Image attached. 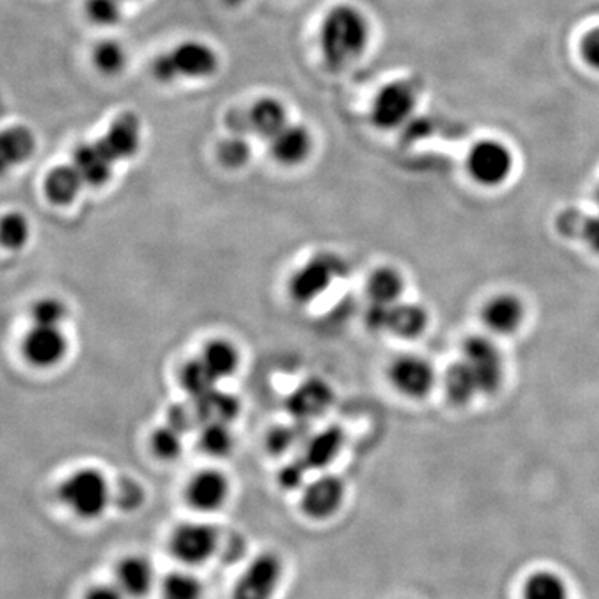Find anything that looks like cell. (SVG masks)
Instances as JSON below:
<instances>
[{
	"label": "cell",
	"instance_id": "obj_1",
	"mask_svg": "<svg viewBox=\"0 0 599 599\" xmlns=\"http://www.w3.org/2000/svg\"><path fill=\"white\" fill-rule=\"evenodd\" d=\"M368 37L365 15L352 5H337L328 12L321 24V54L333 69L345 67L362 56Z\"/></svg>",
	"mask_w": 599,
	"mask_h": 599
},
{
	"label": "cell",
	"instance_id": "obj_2",
	"mask_svg": "<svg viewBox=\"0 0 599 599\" xmlns=\"http://www.w3.org/2000/svg\"><path fill=\"white\" fill-rule=\"evenodd\" d=\"M60 503L85 521H94L107 512L111 490L107 478L97 468H81L60 483Z\"/></svg>",
	"mask_w": 599,
	"mask_h": 599
},
{
	"label": "cell",
	"instance_id": "obj_3",
	"mask_svg": "<svg viewBox=\"0 0 599 599\" xmlns=\"http://www.w3.org/2000/svg\"><path fill=\"white\" fill-rule=\"evenodd\" d=\"M219 67L215 50L207 44L189 40L175 49L162 54L154 62V75L157 81L174 82L178 78H209Z\"/></svg>",
	"mask_w": 599,
	"mask_h": 599
},
{
	"label": "cell",
	"instance_id": "obj_4",
	"mask_svg": "<svg viewBox=\"0 0 599 599\" xmlns=\"http://www.w3.org/2000/svg\"><path fill=\"white\" fill-rule=\"evenodd\" d=\"M222 547L219 528L207 521H185L177 525L168 537V551L185 566L209 563Z\"/></svg>",
	"mask_w": 599,
	"mask_h": 599
},
{
	"label": "cell",
	"instance_id": "obj_5",
	"mask_svg": "<svg viewBox=\"0 0 599 599\" xmlns=\"http://www.w3.org/2000/svg\"><path fill=\"white\" fill-rule=\"evenodd\" d=\"M285 575L282 556L275 551H261L250 560L235 582L232 599H273Z\"/></svg>",
	"mask_w": 599,
	"mask_h": 599
},
{
	"label": "cell",
	"instance_id": "obj_6",
	"mask_svg": "<svg viewBox=\"0 0 599 599\" xmlns=\"http://www.w3.org/2000/svg\"><path fill=\"white\" fill-rule=\"evenodd\" d=\"M343 263L331 255H318L302 267L290 280V295L298 304H310L327 292L337 277L342 273Z\"/></svg>",
	"mask_w": 599,
	"mask_h": 599
},
{
	"label": "cell",
	"instance_id": "obj_7",
	"mask_svg": "<svg viewBox=\"0 0 599 599\" xmlns=\"http://www.w3.org/2000/svg\"><path fill=\"white\" fill-rule=\"evenodd\" d=\"M416 105L415 85L408 81L385 85L373 101L372 120L380 129H395L407 122Z\"/></svg>",
	"mask_w": 599,
	"mask_h": 599
},
{
	"label": "cell",
	"instance_id": "obj_8",
	"mask_svg": "<svg viewBox=\"0 0 599 599\" xmlns=\"http://www.w3.org/2000/svg\"><path fill=\"white\" fill-rule=\"evenodd\" d=\"M22 355L37 368H52L66 359L69 342L60 327L32 325L22 339Z\"/></svg>",
	"mask_w": 599,
	"mask_h": 599
},
{
	"label": "cell",
	"instance_id": "obj_9",
	"mask_svg": "<svg viewBox=\"0 0 599 599\" xmlns=\"http://www.w3.org/2000/svg\"><path fill=\"white\" fill-rule=\"evenodd\" d=\"M463 362L477 378L480 394H493L503 381V362L498 349L483 337H471L463 347Z\"/></svg>",
	"mask_w": 599,
	"mask_h": 599
},
{
	"label": "cell",
	"instance_id": "obj_10",
	"mask_svg": "<svg viewBox=\"0 0 599 599\" xmlns=\"http://www.w3.org/2000/svg\"><path fill=\"white\" fill-rule=\"evenodd\" d=\"M345 502V484L334 474H325L307 484L302 493L300 506L308 518L325 521L337 515Z\"/></svg>",
	"mask_w": 599,
	"mask_h": 599
},
{
	"label": "cell",
	"instance_id": "obj_11",
	"mask_svg": "<svg viewBox=\"0 0 599 599\" xmlns=\"http://www.w3.org/2000/svg\"><path fill=\"white\" fill-rule=\"evenodd\" d=\"M231 496V481L222 471L203 470L190 478L185 489V500L190 508L200 513H215Z\"/></svg>",
	"mask_w": 599,
	"mask_h": 599
},
{
	"label": "cell",
	"instance_id": "obj_12",
	"mask_svg": "<svg viewBox=\"0 0 599 599\" xmlns=\"http://www.w3.org/2000/svg\"><path fill=\"white\" fill-rule=\"evenodd\" d=\"M471 175L484 185H498L508 178L513 167V157L503 143L486 140L471 150L468 158Z\"/></svg>",
	"mask_w": 599,
	"mask_h": 599
},
{
	"label": "cell",
	"instance_id": "obj_13",
	"mask_svg": "<svg viewBox=\"0 0 599 599\" xmlns=\"http://www.w3.org/2000/svg\"><path fill=\"white\" fill-rule=\"evenodd\" d=\"M114 582L126 592L127 598H145L155 586L154 565L142 554H127L117 561Z\"/></svg>",
	"mask_w": 599,
	"mask_h": 599
},
{
	"label": "cell",
	"instance_id": "obj_14",
	"mask_svg": "<svg viewBox=\"0 0 599 599\" xmlns=\"http://www.w3.org/2000/svg\"><path fill=\"white\" fill-rule=\"evenodd\" d=\"M390 380L401 394L408 397H423L435 384V372L432 365L420 356H401L391 365Z\"/></svg>",
	"mask_w": 599,
	"mask_h": 599
},
{
	"label": "cell",
	"instance_id": "obj_15",
	"mask_svg": "<svg viewBox=\"0 0 599 599\" xmlns=\"http://www.w3.org/2000/svg\"><path fill=\"white\" fill-rule=\"evenodd\" d=\"M331 403H333V390L325 381L308 380L290 395L286 408L290 415L295 416L300 422H305V420L324 415Z\"/></svg>",
	"mask_w": 599,
	"mask_h": 599
},
{
	"label": "cell",
	"instance_id": "obj_16",
	"mask_svg": "<svg viewBox=\"0 0 599 599\" xmlns=\"http://www.w3.org/2000/svg\"><path fill=\"white\" fill-rule=\"evenodd\" d=\"M98 142L107 150L114 162L133 157L140 146V122L136 114L126 111L117 117Z\"/></svg>",
	"mask_w": 599,
	"mask_h": 599
},
{
	"label": "cell",
	"instance_id": "obj_17",
	"mask_svg": "<svg viewBox=\"0 0 599 599\" xmlns=\"http://www.w3.org/2000/svg\"><path fill=\"white\" fill-rule=\"evenodd\" d=\"M114 158L107 154V150L102 146V143H82L73 154V167L81 175L85 185L92 187H101L110 180L111 167H114Z\"/></svg>",
	"mask_w": 599,
	"mask_h": 599
},
{
	"label": "cell",
	"instance_id": "obj_18",
	"mask_svg": "<svg viewBox=\"0 0 599 599\" xmlns=\"http://www.w3.org/2000/svg\"><path fill=\"white\" fill-rule=\"evenodd\" d=\"M35 152V137L25 127L0 130V177L21 167Z\"/></svg>",
	"mask_w": 599,
	"mask_h": 599
},
{
	"label": "cell",
	"instance_id": "obj_19",
	"mask_svg": "<svg viewBox=\"0 0 599 599\" xmlns=\"http://www.w3.org/2000/svg\"><path fill=\"white\" fill-rule=\"evenodd\" d=\"M345 435L339 426H330L305 442L304 451L300 460L304 461L308 470H324L333 463L343 448Z\"/></svg>",
	"mask_w": 599,
	"mask_h": 599
},
{
	"label": "cell",
	"instance_id": "obj_20",
	"mask_svg": "<svg viewBox=\"0 0 599 599\" xmlns=\"http://www.w3.org/2000/svg\"><path fill=\"white\" fill-rule=\"evenodd\" d=\"M484 324L496 333H513L525 320V305L515 295H496L483 308Z\"/></svg>",
	"mask_w": 599,
	"mask_h": 599
},
{
	"label": "cell",
	"instance_id": "obj_21",
	"mask_svg": "<svg viewBox=\"0 0 599 599\" xmlns=\"http://www.w3.org/2000/svg\"><path fill=\"white\" fill-rule=\"evenodd\" d=\"M272 154L280 164H302L312 152V136L302 126H286L273 137Z\"/></svg>",
	"mask_w": 599,
	"mask_h": 599
},
{
	"label": "cell",
	"instance_id": "obj_22",
	"mask_svg": "<svg viewBox=\"0 0 599 599\" xmlns=\"http://www.w3.org/2000/svg\"><path fill=\"white\" fill-rule=\"evenodd\" d=\"M251 132L257 136L273 139L283 127H286V110L282 102L277 98L266 97L255 102L248 108Z\"/></svg>",
	"mask_w": 599,
	"mask_h": 599
},
{
	"label": "cell",
	"instance_id": "obj_23",
	"mask_svg": "<svg viewBox=\"0 0 599 599\" xmlns=\"http://www.w3.org/2000/svg\"><path fill=\"white\" fill-rule=\"evenodd\" d=\"M84 185V180L73 165H62L47 175L44 189L50 202L56 205H69L78 199Z\"/></svg>",
	"mask_w": 599,
	"mask_h": 599
},
{
	"label": "cell",
	"instance_id": "obj_24",
	"mask_svg": "<svg viewBox=\"0 0 599 599\" xmlns=\"http://www.w3.org/2000/svg\"><path fill=\"white\" fill-rule=\"evenodd\" d=\"M202 425L205 423H228L238 415L240 401L228 394L212 390L210 394L193 400Z\"/></svg>",
	"mask_w": 599,
	"mask_h": 599
},
{
	"label": "cell",
	"instance_id": "obj_25",
	"mask_svg": "<svg viewBox=\"0 0 599 599\" xmlns=\"http://www.w3.org/2000/svg\"><path fill=\"white\" fill-rule=\"evenodd\" d=\"M428 324L426 312L419 305L395 304L388 314V331L401 339H415Z\"/></svg>",
	"mask_w": 599,
	"mask_h": 599
},
{
	"label": "cell",
	"instance_id": "obj_26",
	"mask_svg": "<svg viewBox=\"0 0 599 599\" xmlns=\"http://www.w3.org/2000/svg\"><path fill=\"white\" fill-rule=\"evenodd\" d=\"M404 282L403 277L395 269H378L373 272L366 285L372 304L378 305H395L403 293Z\"/></svg>",
	"mask_w": 599,
	"mask_h": 599
},
{
	"label": "cell",
	"instance_id": "obj_27",
	"mask_svg": "<svg viewBox=\"0 0 599 599\" xmlns=\"http://www.w3.org/2000/svg\"><path fill=\"white\" fill-rule=\"evenodd\" d=\"M200 360L205 363L207 368L212 372L216 380L234 375L235 369L238 368V362H240L237 349L231 342H225V340L210 342L203 350Z\"/></svg>",
	"mask_w": 599,
	"mask_h": 599
},
{
	"label": "cell",
	"instance_id": "obj_28",
	"mask_svg": "<svg viewBox=\"0 0 599 599\" xmlns=\"http://www.w3.org/2000/svg\"><path fill=\"white\" fill-rule=\"evenodd\" d=\"M203 583L192 572L175 569L162 579V599H203Z\"/></svg>",
	"mask_w": 599,
	"mask_h": 599
},
{
	"label": "cell",
	"instance_id": "obj_29",
	"mask_svg": "<svg viewBox=\"0 0 599 599\" xmlns=\"http://www.w3.org/2000/svg\"><path fill=\"white\" fill-rule=\"evenodd\" d=\"M446 391H448L449 400L455 403L465 404L473 400L474 395L480 394L477 378L470 366L461 360L460 363H455L446 373Z\"/></svg>",
	"mask_w": 599,
	"mask_h": 599
},
{
	"label": "cell",
	"instance_id": "obj_30",
	"mask_svg": "<svg viewBox=\"0 0 599 599\" xmlns=\"http://www.w3.org/2000/svg\"><path fill=\"white\" fill-rule=\"evenodd\" d=\"M31 240V222L21 212H9L0 219V245L8 250H22Z\"/></svg>",
	"mask_w": 599,
	"mask_h": 599
},
{
	"label": "cell",
	"instance_id": "obj_31",
	"mask_svg": "<svg viewBox=\"0 0 599 599\" xmlns=\"http://www.w3.org/2000/svg\"><path fill=\"white\" fill-rule=\"evenodd\" d=\"M200 448L210 457H228L234 449V436L227 423H205L200 432Z\"/></svg>",
	"mask_w": 599,
	"mask_h": 599
},
{
	"label": "cell",
	"instance_id": "obj_32",
	"mask_svg": "<svg viewBox=\"0 0 599 599\" xmlns=\"http://www.w3.org/2000/svg\"><path fill=\"white\" fill-rule=\"evenodd\" d=\"M180 380L181 387L193 400L215 390L216 378L213 377L212 372L207 368L202 360L187 363L181 369Z\"/></svg>",
	"mask_w": 599,
	"mask_h": 599
},
{
	"label": "cell",
	"instance_id": "obj_33",
	"mask_svg": "<svg viewBox=\"0 0 599 599\" xmlns=\"http://www.w3.org/2000/svg\"><path fill=\"white\" fill-rule=\"evenodd\" d=\"M525 599H568V589L560 576L540 572L528 578Z\"/></svg>",
	"mask_w": 599,
	"mask_h": 599
},
{
	"label": "cell",
	"instance_id": "obj_34",
	"mask_svg": "<svg viewBox=\"0 0 599 599\" xmlns=\"http://www.w3.org/2000/svg\"><path fill=\"white\" fill-rule=\"evenodd\" d=\"M69 310L62 300L46 296L35 302L31 310L32 324L46 325V327H60L66 321Z\"/></svg>",
	"mask_w": 599,
	"mask_h": 599
},
{
	"label": "cell",
	"instance_id": "obj_35",
	"mask_svg": "<svg viewBox=\"0 0 599 599\" xmlns=\"http://www.w3.org/2000/svg\"><path fill=\"white\" fill-rule=\"evenodd\" d=\"M94 63L101 72L114 75L126 66V52L116 40H104L95 47Z\"/></svg>",
	"mask_w": 599,
	"mask_h": 599
},
{
	"label": "cell",
	"instance_id": "obj_36",
	"mask_svg": "<svg viewBox=\"0 0 599 599\" xmlns=\"http://www.w3.org/2000/svg\"><path fill=\"white\" fill-rule=\"evenodd\" d=\"M152 449L161 460H177L181 454V433L172 426L158 428L152 436Z\"/></svg>",
	"mask_w": 599,
	"mask_h": 599
},
{
	"label": "cell",
	"instance_id": "obj_37",
	"mask_svg": "<svg viewBox=\"0 0 599 599\" xmlns=\"http://www.w3.org/2000/svg\"><path fill=\"white\" fill-rule=\"evenodd\" d=\"M219 158L225 167H244L250 158V146H248L247 140L240 136L223 140L219 146Z\"/></svg>",
	"mask_w": 599,
	"mask_h": 599
},
{
	"label": "cell",
	"instance_id": "obj_38",
	"mask_svg": "<svg viewBox=\"0 0 599 599\" xmlns=\"http://www.w3.org/2000/svg\"><path fill=\"white\" fill-rule=\"evenodd\" d=\"M89 19L98 25H111L122 15L120 0H87L85 4Z\"/></svg>",
	"mask_w": 599,
	"mask_h": 599
},
{
	"label": "cell",
	"instance_id": "obj_39",
	"mask_svg": "<svg viewBox=\"0 0 599 599\" xmlns=\"http://www.w3.org/2000/svg\"><path fill=\"white\" fill-rule=\"evenodd\" d=\"M143 498H145L143 490L133 480L120 481L116 493H111V500L119 505V508L126 509V512H133V509L140 508Z\"/></svg>",
	"mask_w": 599,
	"mask_h": 599
},
{
	"label": "cell",
	"instance_id": "obj_40",
	"mask_svg": "<svg viewBox=\"0 0 599 599\" xmlns=\"http://www.w3.org/2000/svg\"><path fill=\"white\" fill-rule=\"evenodd\" d=\"M197 425L202 426L199 413H197L196 404L187 407V404H175L168 413V426L177 430L178 433L192 432Z\"/></svg>",
	"mask_w": 599,
	"mask_h": 599
},
{
	"label": "cell",
	"instance_id": "obj_41",
	"mask_svg": "<svg viewBox=\"0 0 599 599\" xmlns=\"http://www.w3.org/2000/svg\"><path fill=\"white\" fill-rule=\"evenodd\" d=\"M302 432L296 426L293 428H286V426H280V428L273 430L269 435V448L273 455H282L286 449L292 448L300 438H302Z\"/></svg>",
	"mask_w": 599,
	"mask_h": 599
},
{
	"label": "cell",
	"instance_id": "obj_42",
	"mask_svg": "<svg viewBox=\"0 0 599 599\" xmlns=\"http://www.w3.org/2000/svg\"><path fill=\"white\" fill-rule=\"evenodd\" d=\"M308 468L304 461L298 460L295 463L285 465L279 473V481L285 490L298 489L300 484L304 483L305 474Z\"/></svg>",
	"mask_w": 599,
	"mask_h": 599
},
{
	"label": "cell",
	"instance_id": "obj_43",
	"mask_svg": "<svg viewBox=\"0 0 599 599\" xmlns=\"http://www.w3.org/2000/svg\"><path fill=\"white\" fill-rule=\"evenodd\" d=\"M225 126L228 127L234 136H247L251 132L250 116H248V110H242V108H235L227 114V119H225Z\"/></svg>",
	"mask_w": 599,
	"mask_h": 599
},
{
	"label": "cell",
	"instance_id": "obj_44",
	"mask_svg": "<svg viewBox=\"0 0 599 599\" xmlns=\"http://www.w3.org/2000/svg\"><path fill=\"white\" fill-rule=\"evenodd\" d=\"M84 599H129L117 583H97L85 591Z\"/></svg>",
	"mask_w": 599,
	"mask_h": 599
},
{
	"label": "cell",
	"instance_id": "obj_45",
	"mask_svg": "<svg viewBox=\"0 0 599 599\" xmlns=\"http://www.w3.org/2000/svg\"><path fill=\"white\" fill-rule=\"evenodd\" d=\"M391 305L372 304V307L366 312V324L372 330L384 331L388 328V314H390Z\"/></svg>",
	"mask_w": 599,
	"mask_h": 599
},
{
	"label": "cell",
	"instance_id": "obj_46",
	"mask_svg": "<svg viewBox=\"0 0 599 599\" xmlns=\"http://www.w3.org/2000/svg\"><path fill=\"white\" fill-rule=\"evenodd\" d=\"M582 52L589 66L599 69V28H595L586 35L585 40H583Z\"/></svg>",
	"mask_w": 599,
	"mask_h": 599
},
{
	"label": "cell",
	"instance_id": "obj_47",
	"mask_svg": "<svg viewBox=\"0 0 599 599\" xmlns=\"http://www.w3.org/2000/svg\"><path fill=\"white\" fill-rule=\"evenodd\" d=\"M582 237L595 251H599V215L585 219L582 228Z\"/></svg>",
	"mask_w": 599,
	"mask_h": 599
},
{
	"label": "cell",
	"instance_id": "obj_48",
	"mask_svg": "<svg viewBox=\"0 0 599 599\" xmlns=\"http://www.w3.org/2000/svg\"><path fill=\"white\" fill-rule=\"evenodd\" d=\"M225 2H227V4H231V5H238V4H242L244 0H225Z\"/></svg>",
	"mask_w": 599,
	"mask_h": 599
},
{
	"label": "cell",
	"instance_id": "obj_49",
	"mask_svg": "<svg viewBox=\"0 0 599 599\" xmlns=\"http://www.w3.org/2000/svg\"><path fill=\"white\" fill-rule=\"evenodd\" d=\"M596 200H598V203H599V189H598V192H596Z\"/></svg>",
	"mask_w": 599,
	"mask_h": 599
}]
</instances>
